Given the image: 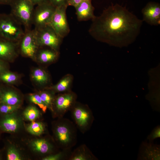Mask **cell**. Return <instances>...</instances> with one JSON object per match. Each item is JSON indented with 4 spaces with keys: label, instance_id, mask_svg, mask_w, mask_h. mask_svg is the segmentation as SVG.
<instances>
[{
    "label": "cell",
    "instance_id": "6da1fadb",
    "mask_svg": "<svg viewBox=\"0 0 160 160\" xmlns=\"http://www.w3.org/2000/svg\"><path fill=\"white\" fill-rule=\"evenodd\" d=\"M92 21L88 31L92 37L118 47L127 46L135 40L143 22L118 4L110 6Z\"/></svg>",
    "mask_w": 160,
    "mask_h": 160
},
{
    "label": "cell",
    "instance_id": "7a4b0ae2",
    "mask_svg": "<svg viewBox=\"0 0 160 160\" xmlns=\"http://www.w3.org/2000/svg\"><path fill=\"white\" fill-rule=\"evenodd\" d=\"M55 127V138L63 150L70 149L76 142V131L75 126L68 119L60 118Z\"/></svg>",
    "mask_w": 160,
    "mask_h": 160
},
{
    "label": "cell",
    "instance_id": "3957f363",
    "mask_svg": "<svg viewBox=\"0 0 160 160\" xmlns=\"http://www.w3.org/2000/svg\"><path fill=\"white\" fill-rule=\"evenodd\" d=\"M10 13L0 14V39L18 43L25 31Z\"/></svg>",
    "mask_w": 160,
    "mask_h": 160
},
{
    "label": "cell",
    "instance_id": "277c9868",
    "mask_svg": "<svg viewBox=\"0 0 160 160\" xmlns=\"http://www.w3.org/2000/svg\"><path fill=\"white\" fill-rule=\"evenodd\" d=\"M10 14L25 28L31 29L34 5L30 0H15L10 5Z\"/></svg>",
    "mask_w": 160,
    "mask_h": 160
},
{
    "label": "cell",
    "instance_id": "5b68a950",
    "mask_svg": "<svg viewBox=\"0 0 160 160\" xmlns=\"http://www.w3.org/2000/svg\"><path fill=\"white\" fill-rule=\"evenodd\" d=\"M38 45L40 48L44 46L57 52L63 39L48 25L38 29H34Z\"/></svg>",
    "mask_w": 160,
    "mask_h": 160
},
{
    "label": "cell",
    "instance_id": "8992f818",
    "mask_svg": "<svg viewBox=\"0 0 160 160\" xmlns=\"http://www.w3.org/2000/svg\"><path fill=\"white\" fill-rule=\"evenodd\" d=\"M24 31L23 35L18 42L19 52L23 56L36 60L40 47L37 42L35 30Z\"/></svg>",
    "mask_w": 160,
    "mask_h": 160
},
{
    "label": "cell",
    "instance_id": "52a82bcc",
    "mask_svg": "<svg viewBox=\"0 0 160 160\" xmlns=\"http://www.w3.org/2000/svg\"><path fill=\"white\" fill-rule=\"evenodd\" d=\"M71 110L73 119L79 130L83 133L88 130L94 119L91 111L79 105H74Z\"/></svg>",
    "mask_w": 160,
    "mask_h": 160
},
{
    "label": "cell",
    "instance_id": "ba28073f",
    "mask_svg": "<svg viewBox=\"0 0 160 160\" xmlns=\"http://www.w3.org/2000/svg\"><path fill=\"white\" fill-rule=\"evenodd\" d=\"M56 9L50 3L37 5L34 8L32 20L34 28L49 25Z\"/></svg>",
    "mask_w": 160,
    "mask_h": 160
},
{
    "label": "cell",
    "instance_id": "9c48e42d",
    "mask_svg": "<svg viewBox=\"0 0 160 160\" xmlns=\"http://www.w3.org/2000/svg\"><path fill=\"white\" fill-rule=\"evenodd\" d=\"M68 6L63 5L56 7L49 25L62 38L66 36L70 32L66 15Z\"/></svg>",
    "mask_w": 160,
    "mask_h": 160
},
{
    "label": "cell",
    "instance_id": "30bf717a",
    "mask_svg": "<svg viewBox=\"0 0 160 160\" xmlns=\"http://www.w3.org/2000/svg\"><path fill=\"white\" fill-rule=\"evenodd\" d=\"M142 20L151 25L157 26L160 24V4L157 2L150 1L142 10Z\"/></svg>",
    "mask_w": 160,
    "mask_h": 160
},
{
    "label": "cell",
    "instance_id": "8fae6325",
    "mask_svg": "<svg viewBox=\"0 0 160 160\" xmlns=\"http://www.w3.org/2000/svg\"><path fill=\"white\" fill-rule=\"evenodd\" d=\"M75 99V95L72 93H66L58 95L54 102L55 109L53 111L55 110L56 114L59 117H63L66 113L74 105Z\"/></svg>",
    "mask_w": 160,
    "mask_h": 160
},
{
    "label": "cell",
    "instance_id": "7c38bea8",
    "mask_svg": "<svg viewBox=\"0 0 160 160\" xmlns=\"http://www.w3.org/2000/svg\"><path fill=\"white\" fill-rule=\"evenodd\" d=\"M138 160H159L160 145L153 143L143 141L140 146Z\"/></svg>",
    "mask_w": 160,
    "mask_h": 160
},
{
    "label": "cell",
    "instance_id": "4fadbf2b",
    "mask_svg": "<svg viewBox=\"0 0 160 160\" xmlns=\"http://www.w3.org/2000/svg\"><path fill=\"white\" fill-rule=\"evenodd\" d=\"M18 43L0 39V60L11 61L18 56Z\"/></svg>",
    "mask_w": 160,
    "mask_h": 160
},
{
    "label": "cell",
    "instance_id": "5bb4252c",
    "mask_svg": "<svg viewBox=\"0 0 160 160\" xmlns=\"http://www.w3.org/2000/svg\"><path fill=\"white\" fill-rule=\"evenodd\" d=\"M77 18L79 21H84L93 19L94 8L91 0H86L75 7Z\"/></svg>",
    "mask_w": 160,
    "mask_h": 160
},
{
    "label": "cell",
    "instance_id": "9a60e30c",
    "mask_svg": "<svg viewBox=\"0 0 160 160\" xmlns=\"http://www.w3.org/2000/svg\"><path fill=\"white\" fill-rule=\"evenodd\" d=\"M70 160H98L85 145H82L76 149L70 154Z\"/></svg>",
    "mask_w": 160,
    "mask_h": 160
},
{
    "label": "cell",
    "instance_id": "2e32d148",
    "mask_svg": "<svg viewBox=\"0 0 160 160\" xmlns=\"http://www.w3.org/2000/svg\"><path fill=\"white\" fill-rule=\"evenodd\" d=\"M20 121L14 113L7 116L1 122V128L5 131L14 132L18 129Z\"/></svg>",
    "mask_w": 160,
    "mask_h": 160
},
{
    "label": "cell",
    "instance_id": "e0dca14e",
    "mask_svg": "<svg viewBox=\"0 0 160 160\" xmlns=\"http://www.w3.org/2000/svg\"><path fill=\"white\" fill-rule=\"evenodd\" d=\"M39 49L36 55V60L41 63H47L54 61L57 58L58 52L52 49L39 50Z\"/></svg>",
    "mask_w": 160,
    "mask_h": 160
},
{
    "label": "cell",
    "instance_id": "ac0fdd59",
    "mask_svg": "<svg viewBox=\"0 0 160 160\" xmlns=\"http://www.w3.org/2000/svg\"><path fill=\"white\" fill-rule=\"evenodd\" d=\"M31 145L34 150L42 154L51 152L52 149V145L47 140L44 139H37L33 141Z\"/></svg>",
    "mask_w": 160,
    "mask_h": 160
},
{
    "label": "cell",
    "instance_id": "d6986e66",
    "mask_svg": "<svg viewBox=\"0 0 160 160\" xmlns=\"http://www.w3.org/2000/svg\"><path fill=\"white\" fill-rule=\"evenodd\" d=\"M0 100L2 104L11 105H20L21 103L20 97L17 93L11 90L6 91L3 93Z\"/></svg>",
    "mask_w": 160,
    "mask_h": 160
},
{
    "label": "cell",
    "instance_id": "ffe728a7",
    "mask_svg": "<svg viewBox=\"0 0 160 160\" xmlns=\"http://www.w3.org/2000/svg\"><path fill=\"white\" fill-rule=\"evenodd\" d=\"M31 78L36 83L40 85L46 84L49 80L48 76L47 73L39 68H35L32 71Z\"/></svg>",
    "mask_w": 160,
    "mask_h": 160
},
{
    "label": "cell",
    "instance_id": "44dd1931",
    "mask_svg": "<svg viewBox=\"0 0 160 160\" xmlns=\"http://www.w3.org/2000/svg\"><path fill=\"white\" fill-rule=\"evenodd\" d=\"M72 78L70 75L66 76L56 85L53 86L52 89L58 92L65 91L67 90L71 82Z\"/></svg>",
    "mask_w": 160,
    "mask_h": 160
},
{
    "label": "cell",
    "instance_id": "7402d4cb",
    "mask_svg": "<svg viewBox=\"0 0 160 160\" xmlns=\"http://www.w3.org/2000/svg\"><path fill=\"white\" fill-rule=\"evenodd\" d=\"M28 131L31 134L36 136L41 135L44 131V127L40 122H33L27 127Z\"/></svg>",
    "mask_w": 160,
    "mask_h": 160
},
{
    "label": "cell",
    "instance_id": "603a6c76",
    "mask_svg": "<svg viewBox=\"0 0 160 160\" xmlns=\"http://www.w3.org/2000/svg\"><path fill=\"white\" fill-rule=\"evenodd\" d=\"M23 115L26 119L32 121L39 117L40 113L36 107L33 106H30L24 111Z\"/></svg>",
    "mask_w": 160,
    "mask_h": 160
},
{
    "label": "cell",
    "instance_id": "cb8c5ba5",
    "mask_svg": "<svg viewBox=\"0 0 160 160\" xmlns=\"http://www.w3.org/2000/svg\"><path fill=\"white\" fill-rule=\"evenodd\" d=\"M17 74L11 72H3L0 74V79L8 84H14L18 80Z\"/></svg>",
    "mask_w": 160,
    "mask_h": 160
},
{
    "label": "cell",
    "instance_id": "d4e9b609",
    "mask_svg": "<svg viewBox=\"0 0 160 160\" xmlns=\"http://www.w3.org/2000/svg\"><path fill=\"white\" fill-rule=\"evenodd\" d=\"M39 95L43 103L53 112L54 101L53 96L48 92L45 91L41 92Z\"/></svg>",
    "mask_w": 160,
    "mask_h": 160
},
{
    "label": "cell",
    "instance_id": "484cf974",
    "mask_svg": "<svg viewBox=\"0 0 160 160\" xmlns=\"http://www.w3.org/2000/svg\"><path fill=\"white\" fill-rule=\"evenodd\" d=\"M70 149L63 150V151L56 154L49 155L43 158V160H58L66 159Z\"/></svg>",
    "mask_w": 160,
    "mask_h": 160
},
{
    "label": "cell",
    "instance_id": "4316f807",
    "mask_svg": "<svg viewBox=\"0 0 160 160\" xmlns=\"http://www.w3.org/2000/svg\"><path fill=\"white\" fill-rule=\"evenodd\" d=\"M7 158L8 160H21L22 159L17 150L13 147H11L9 148Z\"/></svg>",
    "mask_w": 160,
    "mask_h": 160
},
{
    "label": "cell",
    "instance_id": "83f0119b",
    "mask_svg": "<svg viewBox=\"0 0 160 160\" xmlns=\"http://www.w3.org/2000/svg\"><path fill=\"white\" fill-rule=\"evenodd\" d=\"M20 105H11L2 104L0 105V112L4 113H13L20 108Z\"/></svg>",
    "mask_w": 160,
    "mask_h": 160
},
{
    "label": "cell",
    "instance_id": "f1b7e54d",
    "mask_svg": "<svg viewBox=\"0 0 160 160\" xmlns=\"http://www.w3.org/2000/svg\"><path fill=\"white\" fill-rule=\"evenodd\" d=\"M160 137V126L156 127L147 137L149 142L153 143L155 139Z\"/></svg>",
    "mask_w": 160,
    "mask_h": 160
},
{
    "label": "cell",
    "instance_id": "f546056e",
    "mask_svg": "<svg viewBox=\"0 0 160 160\" xmlns=\"http://www.w3.org/2000/svg\"><path fill=\"white\" fill-rule=\"evenodd\" d=\"M50 3L55 7L68 5V0H49Z\"/></svg>",
    "mask_w": 160,
    "mask_h": 160
},
{
    "label": "cell",
    "instance_id": "4dcf8cb0",
    "mask_svg": "<svg viewBox=\"0 0 160 160\" xmlns=\"http://www.w3.org/2000/svg\"><path fill=\"white\" fill-rule=\"evenodd\" d=\"M29 99L31 102L36 104L37 103L44 104L41 99L39 94H31L29 97Z\"/></svg>",
    "mask_w": 160,
    "mask_h": 160
},
{
    "label": "cell",
    "instance_id": "1f68e13d",
    "mask_svg": "<svg viewBox=\"0 0 160 160\" xmlns=\"http://www.w3.org/2000/svg\"><path fill=\"white\" fill-rule=\"evenodd\" d=\"M34 5L50 3L49 0H30Z\"/></svg>",
    "mask_w": 160,
    "mask_h": 160
},
{
    "label": "cell",
    "instance_id": "d6a6232c",
    "mask_svg": "<svg viewBox=\"0 0 160 160\" xmlns=\"http://www.w3.org/2000/svg\"><path fill=\"white\" fill-rule=\"evenodd\" d=\"M86 0H68V6H76Z\"/></svg>",
    "mask_w": 160,
    "mask_h": 160
},
{
    "label": "cell",
    "instance_id": "836d02e7",
    "mask_svg": "<svg viewBox=\"0 0 160 160\" xmlns=\"http://www.w3.org/2000/svg\"><path fill=\"white\" fill-rule=\"evenodd\" d=\"M15 0H0V4L10 5Z\"/></svg>",
    "mask_w": 160,
    "mask_h": 160
},
{
    "label": "cell",
    "instance_id": "e575fe53",
    "mask_svg": "<svg viewBox=\"0 0 160 160\" xmlns=\"http://www.w3.org/2000/svg\"><path fill=\"white\" fill-rule=\"evenodd\" d=\"M1 63L0 61V74L3 72V71L4 69V65Z\"/></svg>",
    "mask_w": 160,
    "mask_h": 160
},
{
    "label": "cell",
    "instance_id": "d590c367",
    "mask_svg": "<svg viewBox=\"0 0 160 160\" xmlns=\"http://www.w3.org/2000/svg\"><path fill=\"white\" fill-rule=\"evenodd\" d=\"M47 108V106L46 105H45L42 108L43 111L44 113L46 111Z\"/></svg>",
    "mask_w": 160,
    "mask_h": 160
}]
</instances>
